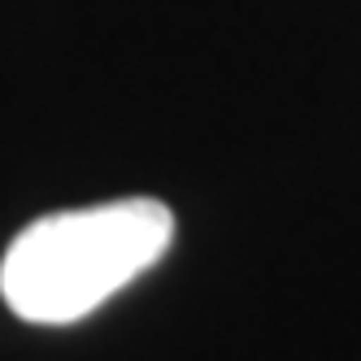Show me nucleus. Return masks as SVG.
<instances>
[{
    "instance_id": "f257e3e1",
    "label": "nucleus",
    "mask_w": 361,
    "mask_h": 361,
    "mask_svg": "<svg viewBox=\"0 0 361 361\" xmlns=\"http://www.w3.org/2000/svg\"><path fill=\"white\" fill-rule=\"evenodd\" d=\"M174 214L152 196L105 200L22 226L0 262V296L22 322L66 326L166 257Z\"/></svg>"
}]
</instances>
